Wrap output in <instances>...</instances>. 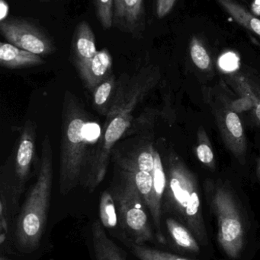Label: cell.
Wrapping results in <instances>:
<instances>
[{
    "label": "cell",
    "instance_id": "obj_3",
    "mask_svg": "<svg viewBox=\"0 0 260 260\" xmlns=\"http://www.w3.org/2000/svg\"><path fill=\"white\" fill-rule=\"evenodd\" d=\"M53 151L48 135L41 145L38 177L27 193L17 219L15 238L24 253L35 251L45 232L53 183Z\"/></svg>",
    "mask_w": 260,
    "mask_h": 260
},
{
    "label": "cell",
    "instance_id": "obj_22",
    "mask_svg": "<svg viewBox=\"0 0 260 260\" xmlns=\"http://www.w3.org/2000/svg\"><path fill=\"white\" fill-rule=\"evenodd\" d=\"M99 216L102 225L107 229H113L119 222L115 203L109 190L104 191L101 195Z\"/></svg>",
    "mask_w": 260,
    "mask_h": 260
},
{
    "label": "cell",
    "instance_id": "obj_9",
    "mask_svg": "<svg viewBox=\"0 0 260 260\" xmlns=\"http://www.w3.org/2000/svg\"><path fill=\"white\" fill-rule=\"evenodd\" d=\"M208 100L224 145L240 164L244 165L247 155V138L239 114L229 109L209 94Z\"/></svg>",
    "mask_w": 260,
    "mask_h": 260
},
{
    "label": "cell",
    "instance_id": "obj_18",
    "mask_svg": "<svg viewBox=\"0 0 260 260\" xmlns=\"http://www.w3.org/2000/svg\"><path fill=\"white\" fill-rule=\"evenodd\" d=\"M166 224L171 238L179 247L192 253L200 251L196 238L188 228L172 218H167Z\"/></svg>",
    "mask_w": 260,
    "mask_h": 260
},
{
    "label": "cell",
    "instance_id": "obj_11",
    "mask_svg": "<svg viewBox=\"0 0 260 260\" xmlns=\"http://www.w3.org/2000/svg\"><path fill=\"white\" fill-rule=\"evenodd\" d=\"M131 78L126 73L116 78L112 73L99 83L91 92L94 109L106 117L111 111L117 108L124 100Z\"/></svg>",
    "mask_w": 260,
    "mask_h": 260
},
{
    "label": "cell",
    "instance_id": "obj_14",
    "mask_svg": "<svg viewBox=\"0 0 260 260\" xmlns=\"http://www.w3.org/2000/svg\"><path fill=\"white\" fill-rule=\"evenodd\" d=\"M112 74V56L108 49L98 50L87 67L79 73L84 87L90 92Z\"/></svg>",
    "mask_w": 260,
    "mask_h": 260
},
{
    "label": "cell",
    "instance_id": "obj_24",
    "mask_svg": "<svg viewBox=\"0 0 260 260\" xmlns=\"http://www.w3.org/2000/svg\"><path fill=\"white\" fill-rule=\"evenodd\" d=\"M191 59L195 67L201 71H210L212 62L207 49L196 37L192 38L189 46Z\"/></svg>",
    "mask_w": 260,
    "mask_h": 260
},
{
    "label": "cell",
    "instance_id": "obj_23",
    "mask_svg": "<svg viewBox=\"0 0 260 260\" xmlns=\"http://www.w3.org/2000/svg\"><path fill=\"white\" fill-rule=\"evenodd\" d=\"M130 250L139 260H192L181 257L167 252L146 247L143 244H137L129 241Z\"/></svg>",
    "mask_w": 260,
    "mask_h": 260
},
{
    "label": "cell",
    "instance_id": "obj_12",
    "mask_svg": "<svg viewBox=\"0 0 260 260\" xmlns=\"http://www.w3.org/2000/svg\"><path fill=\"white\" fill-rule=\"evenodd\" d=\"M98 50L96 35L93 27L86 21L78 23L72 36L70 59L78 74L87 67Z\"/></svg>",
    "mask_w": 260,
    "mask_h": 260
},
{
    "label": "cell",
    "instance_id": "obj_13",
    "mask_svg": "<svg viewBox=\"0 0 260 260\" xmlns=\"http://www.w3.org/2000/svg\"><path fill=\"white\" fill-rule=\"evenodd\" d=\"M226 82L239 95L251 101L255 121L260 126V80L255 76L243 73H232L226 78Z\"/></svg>",
    "mask_w": 260,
    "mask_h": 260
},
{
    "label": "cell",
    "instance_id": "obj_27",
    "mask_svg": "<svg viewBox=\"0 0 260 260\" xmlns=\"http://www.w3.org/2000/svg\"><path fill=\"white\" fill-rule=\"evenodd\" d=\"M177 0H156V13L158 18H163L172 11Z\"/></svg>",
    "mask_w": 260,
    "mask_h": 260
},
{
    "label": "cell",
    "instance_id": "obj_17",
    "mask_svg": "<svg viewBox=\"0 0 260 260\" xmlns=\"http://www.w3.org/2000/svg\"><path fill=\"white\" fill-rule=\"evenodd\" d=\"M238 24L260 37V19L234 0H217Z\"/></svg>",
    "mask_w": 260,
    "mask_h": 260
},
{
    "label": "cell",
    "instance_id": "obj_7",
    "mask_svg": "<svg viewBox=\"0 0 260 260\" xmlns=\"http://www.w3.org/2000/svg\"><path fill=\"white\" fill-rule=\"evenodd\" d=\"M37 125L28 120L25 122L12 160V173L1 170L0 202L9 215L17 212L20 197L30 178L36 149Z\"/></svg>",
    "mask_w": 260,
    "mask_h": 260
},
{
    "label": "cell",
    "instance_id": "obj_4",
    "mask_svg": "<svg viewBox=\"0 0 260 260\" xmlns=\"http://www.w3.org/2000/svg\"><path fill=\"white\" fill-rule=\"evenodd\" d=\"M166 208L174 211L201 244L208 242L198 180L182 157L169 150L165 158Z\"/></svg>",
    "mask_w": 260,
    "mask_h": 260
},
{
    "label": "cell",
    "instance_id": "obj_5",
    "mask_svg": "<svg viewBox=\"0 0 260 260\" xmlns=\"http://www.w3.org/2000/svg\"><path fill=\"white\" fill-rule=\"evenodd\" d=\"M205 188L218 220L220 246L227 256L237 259L244 244V222L238 199L228 183L221 180L209 179Z\"/></svg>",
    "mask_w": 260,
    "mask_h": 260
},
{
    "label": "cell",
    "instance_id": "obj_15",
    "mask_svg": "<svg viewBox=\"0 0 260 260\" xmlns=\"http://www.w3.org/2000/svg\"><path fill=\"white\" fill-rule=\"evenodd\" d=\"M42 56L12 45L0 43V65L9 70L38 67L45 63Z\"/></svg>",
    "mask_w": 260,
    "mask_h": 260
},
{
    "label": "cell",
    "instance_id": "obj_25",
    "mask_svg": "<svg viewBox=\"0 0 260 260\" xmlns=\"http://www.w3.org/2000/svg\"><path fill=\"white\" fill-rule=\"evenodd\" d=\"M96 18L103 30L113 27V6L114 0H93Z\"/></svg>",
    "mask_w": 260,
    "mask_h": 260
},
{
    "label": "cell",
    "instance_id": "obj_19",
    "mask_svg": "<svg viewBox=\"0 0 260 260\" xmlns=\"http://www.w3.org/2000/svg\"><path fill=\"white\" fill-rule=\"evenodd\" d=\"M227 88V87L223 83L218 91L214 92V98L220 103L238 114L246 111H251L253 107L251 101L244 96L239 95L238 93L235 92V94H233Z\"/></svg>",
    "mask_w": 260,
    "mask_h": 260
},
{
    "label": "cell",
    "instance_id": "obj_20",
    "mask_svg": "<svg viewBox=\"0 0 260 260\" xmlns=\"http://www.w3.org/2000/svg\"><path fill=\"white\" fill-rule=\"evenodd\" d=\"M197 158L210 170L215 169V157L213 148L207 132L203 126L197 131V145L195 147Z\"/></svg>",
    "mask_w": 260,
    "mask_h": 260
},
{
    "label": "cell",
    "instance_id": "obj_8",
    "mask_svg": "<svg viewBox=\"0 0 260 260\" xmlns=\"http://www.w3.org/2000/svg\"><path fill=\"white\" fill-rule=\"evenodd\" d=\"M0 32L9 44L41 56L53 54L54 41L41 26L21 18H8L0 22Z\"/></svg>",
    "mask_w": 260,
    "mask_h": 260
},
{
    "label": "cell",
    "instance_id": "obj_26",
    "mask_svg": "<svg viewBox=\"0 0 260 260\" xmlns=\"http://www.w3.org/2000/svg\"><path fill=\"white\" fill-rule=\"evenodd\" d=\"M238 56L233 53H227L221 56L219 60L220 67L224 71L227 73H234L238 67Z\"/></svg>",
    "mask_w": 260,
    "mask_h": 260
},
{
    "label": "cell",
    "instance_id": "obj_1",
    "mask_svg": "<svg viewBox=\"0 0 260 260\" xmlns=\"http://www.w3.org/2000/svg\"><path fill=\"white\" fill-rule=\"evenodd\" d=\"M160 78V70L157 67L148 66L140 69L131 78L122 103L105 117L100 139L90 154L82 182L90 192H94L103 181L113 149L131 127L133 113L156 86Z\"/></svg>",
    "mask_w": 260,
    "mask_h": 260
},
{
    "label": "cell",
    "instance_id": "obj_29",
    "mask_svg": "<svg viewBox=\"0 0 260 260\" xmlns=\"http://www.w3.org/2000/svg\"><path fill=\"white\" fill-rule=\"evenodd\" d=\"M256 174H257L258 178L260 180V157L257 160V167H256Z\"/></svg>",
    "mask_w": 260,
    "mask_h": 260
},
{
    "label": "cell",
    "instance_id": "obj_10",
    "mask_svg": "<svg viewBox=\"0 0 260 260\" xmlns=\"http://www.w3.org/2000/svg\"><path fill=\"white\" fill-rule=\"evenodd\" d=\"M145 0H114L113 27L134 39L143 38L146 30Z\"/></svg>",
    "mask_w": 260,
    "mask_h": 260
},
{
    "label": "cell",
    "instance_id": "obj_2",
    "mask_svg": "<svg viewBox=\"0 0 260 260\" xmlns=\"http://www.w3.org/2000/svg\"><path fill=\"white\" fill-rule=\"evenodd\" d=\"M59 189L67 196L83 180L90 160V115L80 99L66 90L63 101Z\"/></svg>",
    "mask_w": 260,
    "mask_h": 260
},
{
    "label": "cell",
    "instance_id": "obj_30",
    "mask_svg": "<svg viewBox=\"0 0 260 260\" xmlns=\"http://www.w3.org/2000/svg\"><path fill=\"white\" fill-rule=\"evenodd\" d=\"M39 1L42 2V3H47V2L50 1V0H39Z\"/></svg>",
    "mask_w": 260,
    "mask_h": 260
},
{
    "label": "cell",
    "instance_id": "obj_21",
    "mask_svg": "<svg viewBox=\"0 0 260 260\" xmlns=\"http://www.w3.org/2000/svg\"><path fill=\"white\" fill-rule=\"evenodd\" d=\"M125 171L131 174L135 183L136 187L141 195L147 208L148 210H150L152 205L153 191H154L153 174L134 169L125 170Z\"/></svg>",
    "mask_w": 260,
    "mask_h": 260
},
{
    "label": "cell",
    "instance_id": "obj_6",
    "mask_svg": "<svg viewBox=\"0 0 260 260\" xmlns=\"http://www.w3.org/2000/svg\"><path fill=\"white\" fill-rule=\"evenodd\" d=\"M118 168L117 176L110 188L117 210L119 224L133 242L153 241L154 232L147 212L146 204L129 173Z\"/></svg>",
    "mask_w": 260,
    "mask_h": 260
},
{
    "label": "cell",
    "instance_id": "obj_16",
    "mask_svg": "<svg viewBox=\"0 0 260 260\" xmlns=\"http://www.w3.org/2000/svg\"><path fill=\"white\" fill-rule=\"evenodd\" d=\"M99 221L92 225L93 249L96 260H127L123 251L111 241Z\"/></svg>",
    "mask_w": 260,
    "mask_h": 260
},
{
    "label": "cell",
    "instance_id": "obj_28",
    "mask_svg": "<svg viewBox=\"0 0 260 260\" xmlns=\"http://www.w3.org/2000/svg\"><path fill=\"white\" fill-rule=\"evenodd\" d=\"M9 4L6 0H0V22L7 19L9 15Z\"/></svg>",
    "mask_w": 260,
    "mask_h": 260
}]
</instances>
